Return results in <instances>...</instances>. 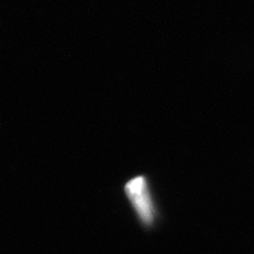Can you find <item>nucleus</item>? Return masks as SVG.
I'll use <instances>...</instances> for the list:
<instances>
[{
    "instance_id": "obj_1",
    "label": "nucleus",
    "mask_w": 254,
    "mask_h": 254,
    "mask_svg": "<svg viewBox=\"0 0 254 254\" xmlns=\"http://www.w3.org/2000/svg\"><path fill=\"white\" fill-rule=\"evenodd\" d=\"M123 193L141 228L145 231L156 229L161 221V210L147 175L129 178L123 186Z\"/></svg>"
}]
</instances>
